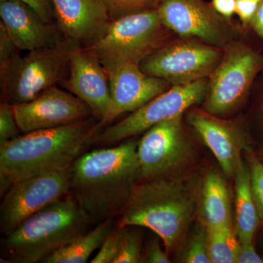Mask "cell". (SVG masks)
I'll use <instances>...</instances> for the list:
<instances>
[{"mask_svg": "<svg viewBox=\"0 0 263 263\" xmlns=\"http://www.w3.org/2000/svg\"><path fill=\"white\" fill-rule=\"evenodd\" d=\"M202 180L185 172L141 180L118 216L117 226L148 228L171 255L179 251L197 218Z\"/></svg>", "mask_w": 263, "mask_h": 263, "instance_id": "6da1fadb", "label": "cell"}, {"mask_svg": "<svg viewBox=\"0 0 263 263\" xmlns=\"http://www.w3.org/2000/svg\"><path fill=\"white\" fill-rule=\"evenodd\" d=\"M258 79L254 105L253 119L257 138L263 146V71L259 76Z\"/></svg>", "mask_w": 263, "mask_h": 263, "instance_id": "4dcf8cb0", "label": "cell"}, {"mask_svg": "<svg viewBox=\"0 0 263 263\" xmlns=\"http://www.w3.org/2000/svg\"><path fill=\"white\" fill-rule=\"evenodd\" d=\"M18 50L10 39L4 25L0 23V75L8 70L18 56Z\"/></svg>", "mask_w": 263, "mask_h": 263, "instance_id": "f1b7e54d", "label": "cell"}, {"mask_svg": "<svg viewBox=\"0 0 263 263\" xmlns=\"http://www.w3.org/2000/svg\"><path fill=\"white\" fill-rule=\"evenodd\" d=\"M257 155H258V157L259 158H260V160L263 162V146H262V148H260V150L259 151V152L257 154Z\"/></svg>", "mask_w": 263, "mask_h": 263, "instance_id": "8d00e7d4", "label": "cell"}, {"mask_svg": "<svg viewBox=\"0 0 263 263\" xmlns=\"http://www.w3.org/2000/svg\"><path fill=\"white\" fill-rule=\"evenodd\" d=\"M17 124L11 104L2 101L0 105V145L18 136Z\"/></svg>", "mask_w": 263, "mask_h": 263, "instance_id": "83f0119b", "label": "cell"}, {"mask_svg": "<svg viewBox=\"0 0 263 263\" xmlns=\"http://www.w3.org/2000/svg\"><path fill=\"white\" fill-rule=\"evenodd\" d=\"M262 1V0H235V13L239 17L243 27H249L251 21L253 18Z\"/></svg>", "mask_w": 263, "mask_h": 263, "instance_id": "1f68e13d", "label": "cell"}, {"mask_svg": "<svg viewBox=\"0 0 263 263\" xmlns=\"http://www.w3.org/2000/svg\"><path fill=\"white\" fill-rule=\"evenodd\" d=\"M141 180L184 173L196 150L183 125V115L158 123L138 142Z\"/></svg>", "mask_w": 263, "mask_h": 263, "instance_id": "9c48e42d", "label": "cell"}, {"mask_svg": "<svg viewBox=\"0 0 263 263\" xmlns=\"http://www.w3.org/2000/svg\"><path fill=\"white\" fill-rule=\"evenodd\" d=\"M262 71L263 52L243 41H230L209 78L202 110L219 117L238 110L248 100Z\"/></svg>", "mask_w": 263, "mask_h": 263, "instance_id": "8992f818", "label": "cell"}, {"mask_svg": "<svg viewBox=\"0 0 263 263\" xmlns=\"http://www.w3.org/2000/svg\"><path fill=\"white\" fill-rule=\"evenodd\" d=\"M60 84L84 102L93 116L104 125L111 124L112 100L108 75L91 50L80 47L73 52L68 76Z\"/></svg>", "mask_w": 263, "mask_h": 263, "instance_id": "9a60e30c", "label": "cell"}, {"mask_svg": "<svg viewBox=\"0 0 263 263\" xmlns=\"http://www.w3.org/2000/svg\"><path fill=\"white\" fill-rule=\"evenodd\" d=\"M114 220L109 219L98 223L94 228L52 254L43 263L87 262L95 251L103 245L104 240L114 226Z\"/></svg>", "mask_w": 263, "mask_h": 263, "instance_id": "44dd1931", "label": "cell"}, {"mask_svg": "<svg viewBox=\"0 0 263 263\" xmlns=\"http://www.w3.org/2000/svg\"><path fill=\"white\" fill-rule=\"evenodd\" d=\"M226 179L216 170L208 171L202 178L197 219L207 229L233 226L232 193Z\"/></svg>", "mask_w": 263, "mask_h": 263, "instance_id": "d6986e66", "label": "cell"}, {"mask_svg": "<svg viewBox=\"0 0 263 263\" xmlns=\"http://www.w3.org/2000/svg\"><path fill=\"white\" fill-rule=\"evenodd\" d=\"M190 125L196 132L216 157L223 174L233 179L243 153L252 149L250 136L245 128L233 121L192 110L186 116Z\"/></svg>", "mask_w": 263, "mask_h": 263, "instance_id": "5bb4252c", "label": "cell"}, {"mask_svg": "<svg viewBox=\"0 0 263 263\" xmlns=\"http://www.w3.org/2000/svg\"><path fill=\"white\" fill-rule=\"evenodd\" d=\"M82 47L64 37L50 47L20 54L1 78L2 99L11 105L31 101L46 89L67 79L70 57Z\"/></svg>", "mask_w": 263, "mask_h": 263, "instance_id": "52a82bcc", "label": "cell"}, {"mask_svg": "<svg viewBox=\"0 0 263 263\" xmlns=\"http://www.w3.org/2000/svg\"><path fill=\"white\" fill-rule=\"evenodd\" d=\"M237 263H263V257L257 253L253 243H247L240 242Z\"/></svg>", "mask_w": 263, "mask_h": 263, "instance_id": "836d02e7", "label": "cell"}, {"mask_svg": "<svg viewBox=\"0 0 263 263\" xmlns=\"http://www.w3.org/2000/svg\"><path fill=\"white\" fill-rule=\"evenodd\" d=\"M179 249L178 260L180 262L212 263L209 257L206 227L197 220Z\"/></svg>", "mask_w": 263, "mask_h": 263, "instance_id": "603a6c76", "label": "cell"}, {"mask_svg": "<svg viewBox=\"0 0 263 263\" xmlns=\"http://www.w3.org/2000/svg\"><path fill=\"white\" fill-rule=\"evenodd\" d=\"M208 230L209 253L212 263H237L240 241L234 226Z\"/></svg>", "mask_w": 263, "mask_h": 263, "instance_id": "7402d4cb", "label": "cell"}, {"mask_svg": "<svg viewBox=\"0 0 263 263\" xmlns=\"http://www.w3.org/2000/svg\"><path fill=\"white\" fill-rule=\"evenodd\" d=\"M0 1H6V0H0ZM15 1L22 2L24 4L28 5L47 23H51L52 18L54 17L52 0H15Z\"/></svg>", "mask_w": 263, "mask_h": 263, "instance_id": "d6a6232c", "label": "cell"}, {"mask_svg": "<svg viewBox=\"0 0 263 263\" xmlns=\"http://www.w3.org/2000/svg\"><path fill=\"white\" fill-rule=\"evenodd\" d=\"M71 166L15 182L3 195L0 232L9 234L31 216L70 194Z\"/></svg>", "mask_w": 263, "mask_h": 263, "instance_id": "8fae6325", "label": "cell"}, {"mask_svg": "<svg viewBox=\"0 0 263 263\" xmlns=\"http://www.w3.org/2000/svg\"><path fill=\"white\" fill-rule=\"evenodd\" d=\"M123 228L114 226L103 245L99 249L96 255L91 259V263H114L119 252V245L122 238Z\"/></svg>", "mask_w": 263, "mask_h": 263, "instance_id": "4316f807", "label": "cell"}, {"mask_svg": "<svg viewBox=\"0 0 263 263\" xmlns=\"http://www.w3.org/2000/svg\"><path fill=\"white\" fill-rule=\"evenodd\" d=\"M112 20L122 15L157 9L162 0H103Z\"/></svg>", "mask_w": 263, "mask_h": 263, "instance_id": "484cf974", "label": "cell"}, {"mask_svg": "<svg viewBox=\"0 0 263 263\" xmlns=\"http://www.w3.org/2000/svg\"><path fill=\"white\" fill-rule=\"evenodd\" d=\"M235 233L240 243H253L260 226L258 212L251 186L249 165L243 158L240 161L234 177Z\"/></svg>", "mask_w": 263, "mask_h": 263, "instance_id": "ffe728a7", "label": "cell"}, {"mask_svg": "<svg viewBox=\"0 0 263 263\" xmlns=\"http://www.w3.org/2000/svg\"><path fill=\"white\" fill-rule=\"evenodd\" d=\"M157 9L164 27L181 37L221 48L233 40L229 19L204 0H162Z\"/></svg>", "mask_w": 263, "mask_h": 263, "instance_id": "7c38bea8", "label": "cell"}, {"mask_svg": "<svg viewBox=\"0 0 263 263\" xmlns=\"http://www.w3.org/2000/svg\"><path fill=\"white\" fill-rule=\"evenodd\" d=\"M143 238L132 226L124 227L119 252L114 263L143 262Z\"/></svg>", "mask_w": 263, "mask_h": 263, "instance_id": "cb8c5ba5", "label": "cell"}, {"mask_svg": "<svg viewBox=\"0 0 263 263\" xmlns=\"http://www.w3.org/2000/svg\"><path fill=\"white\" fill-rule=\"evenodd\" d=\"M112 100L111 123L124 113L136 111L167 91L172 85L148 75L138 64H129L109 74Z\"/></svg>", "mask_w": 263, "mask_h": 263, "instance_id": "e0dca14e", "label": "cell"}, {"mask_svg": "<svg viewBox=\"0 0 263 263\" xmlns=\"http://www.w3.org/2000/svg\"><path fill=\"white\" fill-rule=\"evenodd\" d=\"M96 224L70 194L45 208L1 240V262H43Z\"/></svg>", "mask_w": 263, "mask_h": 263, "instance_id": "277c9868", "label": "cell"}, {"mask_svg": "<svg viewBox=\"0 0 263 263\" xmlns=\"http://www.w3.org/2000/svg\"><path fill=\"white\" fill-rule=\"evenodd\" d=\"M1 23L19 50L32 51L54 46L64 37L28 5L15 0L0 1Z\"/></svg>", "mask_w": 263, "mask_h": 263, "instance_id": "ac0fdd59", "label": "cell"}, {"mask_svg": "<svg viewBox=\"0 0 263 263\" xmlns=\"http://www.w3.org/2000/svg\"><path fill=\"white\" fill-rule=\"evenodd\" d=\"M212 4L219 14L229 20L236 10L235 0H212Z\"/></svg>", "mask_w": 263, "mask_h": 263, "instance_id": "e575fe53", "label": "cell"}, {"mask_svg": "<svg viewBox=\"0 0 263 263\" xmlns=\"http://www.w3.org/2000/svg\"><path fill=\"white\" fill-rule=\"evenodd\" d=\"M262 249H263V239H262Z\"/></svg>", "mask_w": 263, "mask_h": 263, "instance_id": "74e56055", "label": "cell"}, {"mask_svg": "<svg viewBox=\"0 0 263 263\" xmlns=\"http://www.w3.org/2000/svg\"><path fill=\"white\" fill-rule=\"evenodd\" d=\"M249 27L252 29L259 39L263 41V0L259 5L258 9L251 21Z\"/></svg>", "mask_w": 263, "mask_h": 263, "instance_id": "d590c367", "label": "cell"}, {"mask_svg": "<svg viewBox=\"0 0 263 263\" xmlns=\"http://www.w3.org/2000/svg\"><path fill=\"white\" fill-rule=\"evenodd\" d=\"M141 180L138 143L86 151L71 166L70 194L96 224L120 215Z\"/></svg>", "mask_w": 263, "mask_h": 263, "instance_id": "7a4b0ae2", "label": "cell"}, {"mask_svg": "<svg viewBox=\"0 0 263 263\" xmlns=\"http://www.w3.org/2000/svg\"><path fill=\"white\" fill-rule=\"evenodd\" d=\"M243 155L250 171L252 194L263 226V162L252 149L245 152Z\"/></svg>", "mask_w": 263, "mask_h": 263, "instance_id": "d4e9b609", "label": "cell"}, {"mask_svg": "<svg viewBox=\"0 0 263 263\" xmlns=\"http://www.w3.org/2000/svg\"><path fill=\"white\" fill-rule=\"evenodd\" d=\"M62 36L89 47L106 32L112 19L103 0H52Z\"/></svg>", "mask_w": 263, "mask_h": 263, "instance_id": "2e32d148", "label": "cell"}, {"mask_svg": "<svg viewBox=\"0 0 263 263\" xmlns=\"http://www.w3.org/2000/svg\"><path fill=\"white\" fill-rule=\"evenodd\" d=\"M223 48L188 39L169 43L147 56L139 64L148 75L181 85L209 79L221 62Z\"/></svg>", "mask_w": 263, "mask_h": 263, "instance_id": "30bf717a", "label": "cell"}, {"mask_svg": "<svg viewBox=\"0 0 263 263\" xmlns=\"http://www.w3.org/2000/svg\"><path fill=\"white\" fill-rule=\"evenodd\" d=\"M169 29L157 9L143 10L113 19L106 32L89 47L108 75L119 67L138 64L167 45Z\"/></svg>", "mask_w": 263, "mask_h": 263, "instance_id": "5b68a950", "label": "cell"}, {"mask_svg": "<svg viewBox=\"0 0 263 263\" xmlns=\"http://www.w3.org/2000/svg\"><path fill=\"white\" fill-rule=\"evenodd\" d=\"M12 105L22 133L62 127L94 117L81 99L56 86L31 101Z\"/></svg>", "mask_w": 263, "mask_h": 263, "instance_id": "4fadbf2b", "label": "cell"}, {"mask_svg": "<svg viewBox=\"0 0 263 263\" xmlns=\"http://www.w3.org/2000/svg\"><path fill=\"white\" fill-rule=\"evenodd\" d=\"M104 126L93 117L68 125L24 133L0 145L1 197L15 182L72 165L95 144Z\"/></svg>", "mask_w": 263, "mask_h": 263, "instance_id": "3957f363", "label": "cell"}, {"mask_svg": "<svg viewBox=\"0 0 263 263\" xmlns=\"http://www.w3.org/2000/svg\"><path fill=\"white\" fill-rule=\"evenodd\" d=\"M160 238L152 237L146 242V247L143 250V262L169 263L171 262L170 254L162 249L160 241Z\"/></svg>", "mask_w": 263, "mask_h": 263, "instance_id": "f546056e", "label": "cell"}, {"mask_svg": "<svg viewBox=\"0 0 263 263\" xmlns=\"http://www.w3.org/2000/svg\"><path fill=\"white\" fill-rule=\"evenodd\" d=\"M209 79L174 85L128 117L108 126L97 137L95 145L110 146L145 133L158 123L183 115L193 105L203 102Z\"/></svg>", "mask_w": 263, "mask_h": 263, "instance_id": "ba28073f", "label": "cell"}]
</instances>
